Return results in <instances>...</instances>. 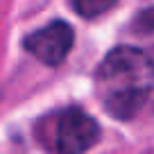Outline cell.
<instances>
[{"mask_svg":"<svg viewBox=\"0 0 154 154\" xmlns=\"http://www.w3.org/2000/svg\"><path fill=\"white\" fill-rule=\"evenodd\" d=\"M134 25H136V29H138V32L154 34V7H152V9H145V11H140V14L136 16Z\"/></svg>","mask_w":154,"mask_h":154,"instance_id":"5","label":"cell"},{"mask_svg":"<svg viewBox=\"0 0 154 154\" xmlns=\"http://www.w3.org/2000/svg\"><path fill=\"white\" fill-rule=\"evenodd\" d=\"M116 2L118 0H72V7L84 18H95V16H102L104 11H109Z\"/></svg>","mask_w":154,"mask_h":154,"instance_id":"4","label":"cell"},{"mask_svg":"<svg viewBox=\"0 0 154 154\" xmlns=\"http://www.w3.org/2000/svg\"><path fill=\"white\" fill-rule=\"evenodd\" d=\"M72 38H75V34H72L70 25L63 20H54L48 27L29 34L25 38V50L48 66H57L68 57L72 48Z\"/></svg>","mask_w":154,"mask_h":154,"instance_id":"3","label":"cell"},{"mask_svg":"<svg viewBox=\"0 0 154 154\" xmlns=\"http://www.w3.org/2000/svg\"><path fill=\"white\" fill-rule=\"evenodd\" d=\"M102 104L113 118L138 113L154 86V63L143 50L120 45L104 57L95 72Z\"/></svg>","mask_w":154,"mask_h":154,"instance_id":"1","label":"cell"},{"mask_svg":"<svg viewBox=\"0 0 154 154\" xmlns=\"http://www.w3.org/2000/svg\"><path fill=\"white\" fill-rule=\"evenodd\" d=\"M100 138V127L82 109H66L54 118L52 152L54 154H84Z\"/></svg>","mask_w":154,"mask_h":154,"instance_id":"2","label":"cell"}]
</instances>
